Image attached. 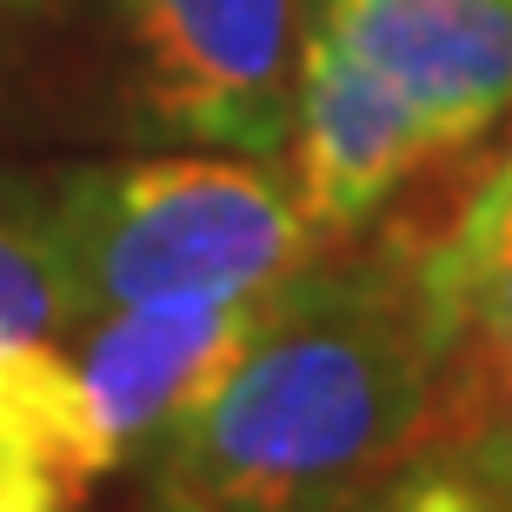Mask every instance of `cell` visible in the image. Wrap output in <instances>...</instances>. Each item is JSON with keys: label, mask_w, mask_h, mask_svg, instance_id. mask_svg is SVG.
I'll return each mask as SVG.
<instances>
[{"label": "cell", "mask_w": 512, "mask_h": 512, "mask_svg": "<svg viewBox=\"0 0 512 512\" xmlns=\"http://www.w3.org/2000/svg\"><path fill=\"white\" fill-rule=\"evenodd\" d=\"M366 233L273 293L240 366L147 453L160 512H353L426 453L453 353L419 280L426 240L393 213Z\"/></svg>", "instance_id": "cell-1"}, {"label": "cell", "mask_w": 512, "mask_h": 512, "mask_svg": "<svg viewBox=\"0 0 512 512\" xmlns=\"http://www.w3.org/2000/svg\"><path fill=\"white\" fill-rule=\"evenodd\" d=\"M80 320L147 300L280 293L326 253L273 160L253 153H140L54 180Z\"/></svg>", "instance_id": "cell-2"}, {"label": "cell", "mask_w": 512, "mask_h": 512, "mask_svg": "<svg viewBox=\"0 0 512 512\" xmlns=\"http://www.w3.org/2000/svg\"><path fill=\"white\" fill-rule=\"evenodd\" d=\"M127 107L167 140L280 160L293 133L300 0H114Z\"/></svg>", "instance_id": "cell-3"}, {"label": "cell", "mask_w": 512, "mask_h": 512, "mask_svg": "<svg viewBox=\"0 0 512 512\" xmlns=\"http://www.w3.org/2000/svg\"><path fill=\"white\" fill-rule=\"evenodd\" d=\"M286 180L326 247L360 240L399 193H413L446 160L419 114L366 67L346 40L313 20L300 47V94L286 133Z\"/></svg>", "instance_id": "cell-4"}, {"label": "cell", "mask_w": 512, "mask_h": 512, "mask_svg": "<svg viewBox=\"0 0 512 512\" xmlns=\"http://www.w3.org/2000/svg\"><path fill=\"white\" fill-rule=\"evenodd\" d=\"M273 313V293L247 300H147L114 306L74 326V366L94 399L100 426L114 439V459H140L180 426V419L227 380L253 333Z\"/></svg>", "instance_id": "cell-5"}, {"label": "cell", "mask_w": 512, "mask_h": 512, "mask_svg": "<svg viewBox=\"0 0 512 512\" xmlns=\"http://www.w3.org/2000/svg\"><path fill=\"white\" fill-rule=\"evenodd\" d=\"M320 27L413 107L446 160L512 120V0H320Z\"/></svg>", "instance_id": "cell-6"}, {"label": "cell", "mask_w": 512, "mask_h": 512, "mask_svg": "<svg viewBox=\"0 0 512 512\" xmlns=\"http://www.w3.org/2000/svg\"><path fill=\"white\" fill-rule=\"evenodd\" d=\"M114 466L74 353L60 340L0 346V512H80Z\"/></svg>", "instance_id": "cell-7"}, {"label": "cell", "mask_w": 512, "mask_h": 512, "mask_svg": "<svg viewBox=\"0 0 512 512\" xmlns=\"http://www.w3.org/2000/svg\"><path fill=\"white\" fill-rule=\"evenodd\" d=\"M446 340H512V160L486 153L419 253Z\"/></svg>", "instance_id": "cell-8"}, {"label": "cell", "mask_w": 512, "mask_h": 512, "mask_svg": "<svg viewBox=\"0 0 512 512\" xmlns=\"http://www.w3.org/2000/svg\"><path fill=\"white\" fill-rule=\"evenodd\" d=\"M80 286L60 240L54 180L0 173V346L74 340Z\"/></svg>", "instance_id": "cell-9"}, {"label": "cell", "mask_w": 512, "mask_h": 512, "mask_svg": "<svg viewBox=\"0 0 512 512\" xmlns=\"http://www.w3.org/2000/svg\"><path fill=\"white\" fill-rule=\"evenodd\" d=\"M479 479H512V340H453L433 386V439Z\"/></svg>", "instance_id": "cell-10"}, {"label": "cell", "mask_w": 512, "mask_h": 512, "mask_svg": "<svg viewBox=\"0 0 512 512\" xmlns=\"http://www.w3.org/2000/svg\"><path fill=\"white\" fill-rule=\"evenodd\" d=\"M353 512H506V506H499L493 486H486L459 453L426 446V453H413L386 486H373Z\"/></svg>", "instance_id": "cell-11"}, {"label": "cell", "mask_w": 512, "mask_h": 512, "mask_svg": "<svg viewBox=\"0 0 512 512\" xmlns=\"http://www.w3.org/2000/svg\"><path fill=\"white\" fill-rule=\"evenodd\" d=\"M27 7H54V0H0V14H27Z\"/></svg>", "instance_id": "cell-12"}, {"label": "cell", "mask_w": 512, "mask_h": 512, "mask_svg": "<svg viewBox=\"0 0 512 512\" xmlns=\"http://www.w3.org/2000/svg\"><path fill=\"white\" fill-rule=\"evenodd\" d=\"M120 512H160V506H153V493H147V499H140V506H120Z\"/></svg>", "instance_id": "cell-13"}, {"label": "cell", "mask_w": 512, "mask_h": 512, "mask_svg": "<svg viewBox=\"0 0 512 512\" xmlns=\"http://www.w3.org/2000/svg\"><path fill=\"white\" fill-rule=\"evenodd\" d=\"M493 153H506V160H512V133H506V147H493Z\"/></svg>", "instance_id": "cell-14"}]
</instances>
